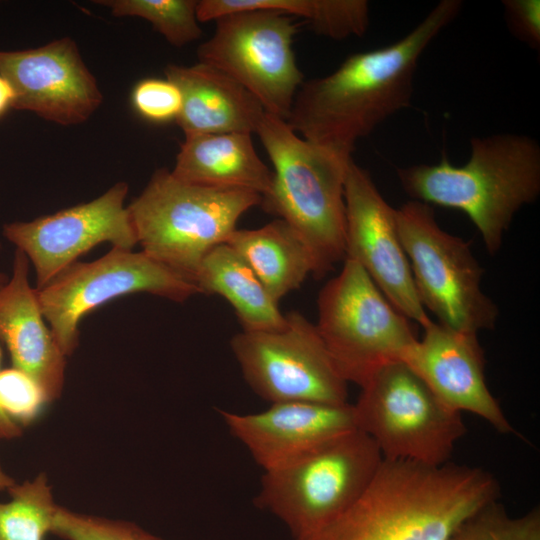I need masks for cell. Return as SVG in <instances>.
Wrapping results in <instances>:
<instances>
[{
  "label": "cell",
  "mask_w": 540,
  "mask_h": 540,
  "mask_svg": "<svg viewBox=\"0 0 540 540\" xmlns=\"http://www.w3.org/2000/svg\"><path fill=\"white\" fill-rule=\"evenodd\" d=\"M395 220L424 309L457 330L493 328L498 308L481 289L483 269L468 244L444 231L432 206L420 201L395 209Z\"/></svg>",
  "instance_id": "obj_9"
},
{
  "label": "cell",
  "mask_w": 540,
  "mask_h": 540,
  "mask_svg": "<svg viewBox=\"0 0 540 540\" xmlns=\"http://www.w3.org/2000/svg\"><path fill=\"white\" fill-rule=\"evenodd\" d=\"M48 402L41 387L24 372L14 367L0 371V409L20 427L33 422Z\"/></svg>",
  "instance_id": "obj_28"
},
{
  "label": "cell",
  "mask_w": 540,
  "mask_h": 540,
  "mask_svg": "<svg viewBox=\"0 0 540 540\" xmlns=\"http://www.w3.org/2000/svg\"><path fill=\"white\" fill-rule=\"evenodd\" d=\"M499 496L498 480L480 467L383 458L345 512L298 540H450L467 518Z\"/></svg>",
  "instance_id": "obj_2"
},
{
  "label": "cell",
  "mask_w": 540,
  "mask_h": 540,
  "mask_svg": "<svg viewBox=\"0 0 540 540\" xmlns=\"http://www.w3.org/2000/svg\"><path fill=\"white\" fill-rule=\"evenodd\" d=\"M8 491L11 499L0 502V540H44L58 507L46 474Z\"/></svg>",
  "instance_id": "obj_24"
},
{
  "label": "cell",
  "mask_w": 540,
  "mask_h": 540,
  "mask_svg": "<svg viewBox=\"0 0 540 540\" xmlns=\"http://www.w3.org/2000/svg\"><path fill=\"white\" fill-rule=\"evenodd\" d=\"M225 426L263 472L288 466L356 428L353 405L274 403L258 413L220 411Z\"/></svg>",
  "instance_id": "obj_17"
},
{
  "label": "cell",
  "mask_w": 540,
  "mask_h": 540,
  "mask_svg": "<svg viewBox=\"0 0 540 540\" xmlns=\"http://www.w3.org/2000/svg\"><path fill=\"white\" fill-rule=\"evenodd\" d=\"M0 248H1V243H0Z\"/></svg>",
  "instance_id": "obj_35"
},
{
  "label": "cell",
  "mask_w": 540,
  "mask_h": 540,
  "mask_svg": "<svg viewBox=\"0 0 540 540\" xmlns=\"http://www.w3.org/2000/svg\"><path fill=\"white\" fill-rule=\"evenodd\" d=\"M164 73L182 94L175 120L190 134H253L266 114L260 102L224 72L198 62L191 66L169 64Z\"/></svg>",
  "instance_id": "obj_19"
},
{
  "label": "cell",
  "mask_w": 540,
  "mask_h": 540,
  "mask_svg": "<svg viewBox=\"0 0 540 540\" xmlns=\"http://www.w3.org/2000/svg\"><path fill=\"white\" fill-rule=\"evenodd\" d=\"M382 459L374 441L354 429L288 466L263 472L255 505L279 519L293 540L304 538L358 499Z\"/></svg>",
  "instance_id": "obj_6"
},
{
  "label": "cell",
  "mask_w": 540,
  "mask_h": 540,
  "mask_svg": "<svg viewBox=\"0 0 540 540\" xmlns=\"http://www.w3.org/2000/svg\"><path fill=\"white\" fill-rule=\"evenodd\" d=\"M132 103L137 112L153 122L176 120L182 107V94L169 79L148 78L133 89Z\"/></svg>",
  "instance_id": "obj_29"
},
{
  "label": "cell",
  "mask_w": 540,
  "mask_h": 540,
  "mask_svg": "<svg viewBox=\"0 0 540 540\" xmlns=\"http://www.w3.org/2000/svg\"><path fill=\"white\" fill-rule=\"evenodd\" d=\"M215 23L211 37L197 49L198 62L233 78L266 113L286 121L304 82L293 50L298 31L293 18L253 9L226 14Z\"/></svg>",
  "instance_id": "obj_11"
},
{
  "label": "cell",
  "mask_w": 540,
  "mask_h": 540,
  "mask_svg": "<svg viewBox=\"0 0 540 540\" xmlns=\"http://www.w3.org/2000/svg\"><path fill=\"white\" fill-rule=\"evenodd\" d=\"M264 9L305 20L320 36L343 40L364 35L370 25L366 0H200L199 22H209L242 10Z\"/></svg>",
  "instance_id": "obj_23"
},
{
  "label": "cell",
  "mask_w": 540,
  "mask_h": 540,
  "mask_svg": "<svg viewBox=\"0 0 540 540\" xmlns=\"http://www.w3.org/2000/svg\"><path fill=\"white\" fill-rule=\"evenodd\" d=\"M116 17H140L150 22L171 45L182 47L198 40L202 30L196 0H101Z\"/></svg>",
  "instance_id": "obj_25"
},
{
  "label": "cell",
  "mask_w": 540,
  "mask_h": 540,
  "mask_svg": "<svg viewBox=\"0 0 540 540\" xmlns=\"http://www.w3.org/2000/svg\"><path fill=\"white\" fill-rule=\"evenodd\" d=\"M15 481L12 477H10L1 467L0 465V491L9 489L13 485H15Z\"/></svg>",
  "instance_id": "obj_33"
},
{
  "label": "cell",
  "mask_w": 540,
  "mask_h": 540,
  "mask_svg": "<svg viewBox=\"0 0 540 540\" xmlns=\"http://www.w3.org/2000/svg\"><path fill=\"white\" fill-rule=\"evenodd\" d=\"M1 358V350H0ZM21 427L0 409V439H13L21 435Z\"/></svg>",
  "instance_id": "obj_31"
},
{
  "label": "cell",
  "mask_w": 540,
  "mask_h": 540,
  "mask_svg": "<svg viewBox=\"0 0 540 540\" xmlns=\"http://www.w3.org/2000/svg\"><path fill=\"white\" fill-rule=\"evenodd\" d=\"M260 203L256 192L185 182L161 168L127 207L142 251L193 282L205 255Z\"/></svg>",
  "instance_id": "obj_5"
},
{
  "label": "cell",
  "mask_w": 540,
  "mask_h": 540,
  "mask_svg": "<svg viewBox=\"0 0 540 540\" xmlns=\"http://www.w3.org/2000/svg\"><path fill=\"white\" fill-rule=\"evenodd\" d=\"M345 259L358 263L385 298L422 327L430 321L415 288L402 247L395 208L384 199L370 173L353 159L345 187Z\"/></svg>",
  "instance_id": "obj_14"
},
{
  "label": "cell",
  "mask_w": 540,
  "mask_h": 540,
  "mask_svg": "<svg viewBox=\"0 0 540 540\" xmlns=\"http://www.w3.org/2000/svg\"><path fill=\"white\" fill-rule=\"evenodd\" d=\"M14 101V91L10 83L0 75V116L3 115L8 108H12Z\"/></svg>",
  "instance_id": "obj_32"
},
{
  "label": "cell",
  "mask_w": 540,
  "mask_h": 540,
  "mask_svg": "<svg viewBox=\"0 0 540 540\" xmlns=\"http://www.w3.org/2000/svg\"><path fill=\"white\" fill-rule=\"evenodd\" d=\"M36 293L42 314L66 357L77 348L80 320L117 297L149 293L184 302L202 294L191 280L145 252L116 247L95 261L74 262Z\"/></svg>",
  "instance_id": "obj_10"
},
{
  "label": "cell",
  "mask_w": 540,
  "mask_h": 540,
  "mask_svg": "<svg viewBox=\"0 0 540 540\" xmlns=\"http://www.w3.org/2000/svg\"><path fill=\"white\" fill-rule=\"evenodd\" d=\"M273 165L263 209L285 221L308 247L320 278L345 259L344 158L294 132L285 120L266 113L257 129Z\"/></svg>",
  "instance_id": "obj_4"
},
{
  "label": "cell",
  "mask_w": 540,
  "mask_h": 540,
  "mask_svg": "<svg viewBox=\"0 0 540 540\" xmlns=\"http://www.w3.org/2000/svg\"><path fill=\"white\" fill-rule=\"evenodd\" d=\"M504 16L514 37L533 50L540 47V1L504 0Z\"/></svg>",
  "instance_id": "obj_30"
},
{
  "label": "cell",
  "mask_w": 540,
  "mask_h": 540,
  "mask_svg": "<svg viewBox=\"0 0 540 540\" xmlns=\"http://www.w3.org/2000/svg\"><path fill=\"white\" fill-rule=\"evenodd\" d=\"M0 75L14 91L12 108L60 125L87 121L102 103L97 81L69 37L34 49L0 51Z\"/></svg>",
  "instance_id": "obj_15"
},
{
  "label": "cell",
  "mask_w": 540,
  "mask_h": 540,
  "mask_svg": "<svg viewBox=\"0 0 540 540\" xmlns=\"http://www.w3.org/2000/svg\"><path fill=\"white\" fill-rule=\"evenodd\" d=\"M225 243L249 265L276 303L315 271L306 244L278 218L260 228L235 229Z\"/></svg>",
  "instance_id": "obj_21"
},
{
  "label": "cell",
  "mask_w": 540,
  "mask_h": 540,
  "mask_svg": "<svg viewBox=\"0 0 540 540\" xmlns=\"http://www.w3.org/2000/svg\"><path fill=\"white\" fill-rule=\"evenodd\" d=\"M462 5L441 0L398 41L353 53L333 72L304 81L287 124L305 140L352 158L360 139L410 106L419 59Z\"/></svg>",
  "instance_id": "obj_1"
},
{
  "label": "cell",
  "mask_w": 540,
  "mask_h": 540,
  "mask_svg": "<svg viewBox=\"0 0 540 540\" xmlns=\"http://www.w3.org/2000/svg\"><path fill=\"white\" fill-rule=\"evenodd\" d=\"M193 282L202 294L228 301L243 330H272L283 326L285 315L249 265L228 244L212 248L202 259Z\"/></svg>",
  "instance_id": "obj_22"
},
{
  "label": "cell",
  "mask_w": 540,
  "mask_h": 540,
  "mask_svg": "<svg viewBox=\"0 0 540 540\" xmlns=\"http://www.w3.org/2000/svg\"><path fill=\"white\" fill-rule=\"evenodd\" d=\"M424 336L403 362L449 408L472 413L502 434L515 433L484 376L485 358L477 333L430 320Z\"/></svg>",
  "instance_id": "obj_16"
},
{
  "label": "cell",
  "mask_w": 540,
  "mask_h": 540,
  "mask_svg": "<svg viewBox=\"0 0 540 540\" xmlns=\"http://www.w3.org/2000/svg\"><path fill=\"white\" fill-rule=\"evenodd\" d=\"M396 174L412 200L465 213L495 254L515 215L540 194V145L517 133L472 137L462 166L443 156L434 164L397 168Z\"/></svg>",
  "instance_id": "obj_3"
},
{
  "label": "cell",
  "mask_w": 540,
  "mask_h": 540,
  "mask_svg": "<svg viewBox=\"0 0 540 540\" xmlns=\"http://www.w3.org/2000/svg\"><path fill=\"white\" fill-rule=\"evenodd\" d=\"M126 182H118L96 199L32 221L3 226V235L28 257L36 273V289L100 243L132 250L138 239L124 201Z\"/></svg>",
  "instance_id": "obj_13"
},
{
  "label": "cell",
  "mask_w": 540,
  "mask_h": 540,
  "mask_svg": "<svg viewBox=\"0 0 540 540\" xmlns=\"http://www.w3.org/2000/svg\"><path fill=\"white\" fill-rule=\"evenodd\" d=\"M50 532L65 540H164L132 522L82 514L60 506Z\"/></svg>",
  "instance_id": "obj_27"
},
{
  "label": "cell",
  "mask_w": 540,
  "mask_h": 540,
  "mask_svg": "<svg viewBox=\"0 0 540 540\" xmlns=\"http://www.w3.org/2000/svg\"><path fill=\"white\" fill-rule=\"evenodd\" d=\"M353 405L356 428L384 459L440 466L466 434L462 413L446 406L403 362L389 363L361 387Z\"/></svg>",
  "instance_id": "obj_8"
},
{
  "label": "cell",
  "mask_w": 540,
  "mask_h": 540,
  "mask_svg": "<svg viewBox=\"0 0 540 540\" xmlns=\"http://www.w3.org/2000/svg\"><path fill=\"white\" fill-rule=\"evenodd\" d=\"M29 263L16 249L12 276L0 288V340L13 367L31 377L51 402L63 389L66 356L45 323L36 289L30 286Z\"/></svg>",
  "instance_id": "obj_18"
},
{
  "label": "cell",
  "mask_w": 540,
  "mask_h": 540,
  "mask_svg": "<svg viewBox=\"0 0 540 540\" xmlns=\"http://www.w3.org/2000/svg\"><path fill=\"white\" fill-rule=\"evenodd\" d=\"M8 280V275L0 272V288H2L8 282Z\"/></svg>",
  "instance_id": "obj_34"
},
{
  "label": "cell",
  "mask_w": 540,
  "mask_h": 540,
  "mask_svg": "<svg viewBox=\"0 0 540 540\" xmlns=\"http://www.w3.org/2000/svg\"><path fill=\"white\" fill-rule=\"evenodd\" d=\"M317 308L315 326L331 360L347 383L359 387L383 366L403 361L418 341L409 319L350 259L320 290Z\"/></svg>",
  "instance_id": "obj_7"
},
{
  "label": "cell",
  "mask_w": 540,
  "mask_h": 540,
  "mask_svg": "<svg viewBox=\"0 0 540 540\" xmlns=\"http://www.w3.org/2000/svg\"><path fill=\"white\" fill-rule=\"evenodd\" d=\"M171 173L185 182L248 190L261 197L273 179L248 133L185 135Z\"/></svg>",
  "instance_id": "obj_20"
},
{
  "label": "cell",
  "mask_w": 540,
  "mask_h": 540,
  "mask_svg": "<svg viewBox=\"0 0 540 540\" xmlns=\"http://www.w3.org/2000/svg\"><path fill=\"white\" fill-rule=\"evenodd\" d=\"M243 377L271 404L348 403L347 382L331 360L315 324L291 311L282 327L235 334L230 342Z\"/></svg>",
  "instance_id": "obj_12"
},
{
  "label": "cell",
  "mask_w": 540,
  "mask_h": 540,
  "mask_svg": "<svg viewBox=\"0 0 540 540\" xmlns=\"http://www.w3.org/2000/svg\"><path fill=\"white\" fill-rule=\"evenodd\" d=\"M450 540H540V510L511 516L495 500L467 518Z\"/></svg>",
  "instance_id": "obj_26"
}]
</instances>
